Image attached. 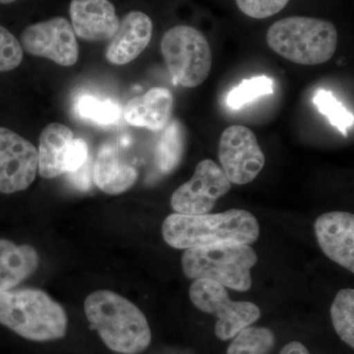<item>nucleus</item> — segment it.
<instances>
[{
  "mask_svg": "<svg viewBox=\"0 0 354 354\" xmlns=\"http://www.w3.org/2000/svg\"><path fill=\"white\" fill-rule=\"evenodd\" d=\"M227 354H267L274 344V335L267 328L247 327L235 335Z\"/></svg>",
  "mask_w": 354,
  "mask_h": 354,
  "instance_id": "22",
  "label": "nucleus"
},
{
  "mask_svg": "<svg viewBox=\"0 0 354 354\" xmlns=\"http://www.w3.org/2000/svg\"><path fill=\"white\" fill-rule=\"evenodd\" d=\"M17 1V0H0V3L1 4H10L13 3V2Z\"/></svg>",
  "mask_w": 354,
  "mask_h": 354,
  "instance_id": "30",
  "label": "nucleus"
},
{
  "mask_svg": "<svg viewBox=\"0 0 354 354\" xmlns=\"http://www.w3.org/2000/svg\"><path fill=\"white\" fill-rule=\"evenodd\" d=\"M38 171V150L31 142L0 127V192L13 194L27 189Z\"/></svg>",
  "mask_w": 354,
  "mask_h": 354,
  "instance_id": "11",
  "label": "nucleus"
},
{
  "mask_svg": "<svg viewBox=\"0 0 354 354\" xmlns=\"http://www.w3.org/2000/svg\"><path fill=\"white\" fill-rule=\"evenodd\" d=\"M162 237L176 249L216 245L252 244L260 234L257 218L245 209H232L218 214H172L162 227Z\"/></svg>",
  "mask_w": 354,
  "mask_h": 354,
  "instance_id": "1",
  "label": "nucleus"
},
{
  "mask_svg": "<svg viewBox=\"0 0 354 354\" xmlns=\"http://www.w3.org/2000/svg\"><path fill=\"white\" fill-rule=\"evenodd\" d=\"M90 153L87 143L83 139H73L70 144L65 162V174H72L78 171L87 162Z\"/></svg>",
  "mask_w": 354,
  "mask_h": 354,
  "instance_id": "27",
  "label": "nucleus"
},
{
  "mask_svg": "<svg viewBox=\"0 0 354 354\" xmlns=\"http://www.w3.org/2000/svg\"><path fill=\"white\" fill-rule=\"evenodd\" d=\"M221 169L230 183H252L265 165V155L252 130L232 125L223 132L218 143Z\"/></svg>",
  "mask_w": 354,
  "mask_h": 354,
  "instance_id": "8",
  "label": "nucleus"
},
{
  "mask_svg": "<svg viewBox=\"0 0 354 354\" xmlns=\"http://www.w3.org/2000/svg\"><path fill=\"white\" fill-rule=\"evenodd\" d=\"M242 13L254 19H266L276 15L290 0H235Z\"/></svg>",
  "mask_w": 354,
  "mask_h": 354,
  "instance_id": "26",
  "label": "nucleus"
},
{
  "mask_svg": "<svg viewBox=\"0 0 354 354\" xmlns=\"http://www.w3.org/2000/svg\"><path fill=\"white\" fill-rule=\"evenodd\" d=\"M274 93V81L270 77L255 76L245 79L228 93L227 104L230 108L239 109L255 100Z\"/></svg>",
  "mask_w": 354,
  "mask_h": 354,
  "instance_id": "24",
  "label": "nucleus"
},
{
  "mask_svg": "<svg viewBox=\"0 0 354 354\" xmlns=\"http://www.w3.org/2000/svg\"><path fill=\"white\" fill-rule=\"evenodd\" d=\"M73 139L72 130L62 123H50L44 128L39 135V176L53 179L65 174L67 153Z\"/></svg>",
  "mask_w": 354,
  "mask_h": 354,
  "instance_id": "17",
  "label": "nucleus"
},
{
  "mask_svg": "<svg viewBox=\"0 0 354 354\" xmlns=\"http://www.w3.org/2000/svg\"><path fill=\"white\" fill-rule=\"evenodd\" d=\"M69 174L70 183L73 184L77 189L88 191L92 185L93 165L92 158L88 157L87 162L82 167Z\"/></svg>",
  "mask_w": 354,
  "mask_h": 354,
  "instance_id": "28",
  "label": "nucleus"
},
{
  "mask_svg": "<svg viewBox=\"0 0 354 354\" xmlns=\"http://www.w3.org/2000/svg\"><path fill=\"white\" fill-rule=\"evenodd\" d=\"M69 12L74 32L83 41H109L120 27L115 7L109 0H72Z\"/></svg>",
  "mask_w": 354,
  "mask_h": 354,
  "instance_id": "13",
  "label": "nucleus"
},
{
  "mask_svg": "<svg viewBox=\"0 0 354 354\" xmlns=\"http://www.w3.org/2000/svg\"><path fill=\"white\" fill-rule=\"evenodd\" d=\"M330 318L335 332L351 348H354V290H339L330 307Z\"/></svg>",
  "mask_w": 354,
  "mask_h": 354,
  "instance_id": "21",
  "label": "nucleus"
},
{
  "mask_svg": "<svg viewBox=\"0 0 354 354\" xmlns=\"http://www.w3.org/2000/svg\"><path fill=\"white\" fill-rule=\"evenodd\" d=\"M23 60V48L12 32L0 25V72L17 68Z\"/></svg>",
  "mask_w": 354,
  "mask_h": 354,
  "instance_id": "25",
  "label": "nucleus"
},
{
  "mask_svg": "<svg viewBox=\"0 0 354 354\" xmlns=\"http://www.w3.org/2000/svg\"><path fill=\"white\" fill-rule=\"evenodd\" d=\"M0 324L28 341H57L66 335L64 307L39 288L0 290Z\"/></svg>",
  "mask_w": 354,
  "mask_h": 354,
  "instance_id": "3",
  "label": "nucleus"
},
{
  "mask_svg": "<svg viewBox=\"0 0 354 354\" xmlns=\"http://www.w3.org/2000/svg\"><path fill=\"white\" fill-rule=\"evenodd\" d=\"M319 246L326 256L354 272V216L348 212H330L315 221Z\"/></svg>",
  "mask_w": 354,
  "mask_h": 354,
  "instance_id": "12",
  "label": "nucleus"
},
{
  "mask_svg": "<svg viewBox=\"0 0 354 354\" xmlns=\"http://www.w3.org/2000/svg\"><path fill=\"white\" fill-rule=\"evenodd\" d=\"M174 108V95L169 88L153 87L144 95L127 102L123 109L125 120L132 127L162 131L169 122Z\"/></svg>",
  "mask_w": 354,
  "mask_h": 354,
  "instance_id": "15",
  "label": "nucleus"
},
{
  "mask_svg": "<svg viewBox=\"0 0 354 354\" xmlns=\"http://www.w3.org/2000/svg\"><path fill=\"white\" fill-rule=\"evenodd\" d=\"M279 354H310L306 346L299 342H290L281 348Z\"/></svg>",
  "mask_w": 354,
  "mask_h": 354,
  "instance_id": "29",
  "label": "nucleus"
},
{
  "mask_svg": "<svg viewBox=\"0 0 354 354\" xmlns=\"http://www.w3.org/2000/svg\"><path fill=\"white\" fill-rule=\"evenodd\" d=\"M189 295L198 309L218 317L215 334L221 341L232 339L261 317L257 305L248 301H232L225 286L216 281L194 279Z\"/></svg>",
  "mask_w": 354,
  "mask_h": 354,
  "instance_id": "7",
  "label": "nucleus"
},
{
  "mask_svg": "<svg viewBox=\"0 0 354 354\" xmlns=\"http://www.w3.org/2000/svg\"><path fill=\"white\" fill-rule=\"evenodd\" d=\"M21 46L30 55L48 58L62 66L78 62L79 44L71 23L64 17L51 18L26 28Z\"/></svg>",
  "mask_w": 354,
  "mask_h": 354,
  "instance_id": "10",
  "label": "nucleus"
},
{
  "mask_svg": "<svg viewBox=\"0 0 354 354\" xmlns=\"http://www.w3.org/2000/svg\"><path fill=\"white\" fill-rule=\"evenodd\" d=\"M230 188L232 183L220 165L209 158L203 160L190 180L174 191L171 200L172 209L184 215L208 214Z\"/></svg>",
  "mask_w": 354,
  "mask_h": 354,
  "instance_id": "9",
  "label": "nucleus"
},
{
  "mask_svg": "<svg viewBox=\"0 0 354 354\" xmlns=\"http://www.w3.org/2000/svg\"><path fill=\"white\" fill-rule=\"evenodd\" d=\"M257 261V254L247 244L223 243L186 249L181 264L187 278L247 291L252 286L251 269Z\"/></svg>",
  "mask_w": 354,
  "mask_h": 354,
  "instance_id": "5",
  "label": "nucleus"
},
{
  "mask_svg": "<svg viewBox=\"0 0 354 354\" xmlns=\"http://www.w3.org/2000/svg\"><path fill=\"white\" fill-rule=\"evenodd\" d=\"M138 178V171L121 160L118 148L104 143L97 150L93 167V180L100 190L109 195H118L130 189Z\"/></svg>",
  "mask_w": 354,
  "mask_h": 354,
  "instance_id": "16",
  "label": "nucleus"
},
{
  "mask_svg": "<svg viewBox=\"0 0 354 354\" xmlns=\"http://www.w3.org/2000/svg\"><path fill=\"white\" fill-rule=\"evenodd\" d=\"M160 53L174 80L184 88H196L209 77L211 46L199 30L178 25L167 30L160 41Z\"/></svg>",
  "mask_w": 354,
  "mask_h": 354,
  "instance_id": "6",
  "label": "nucleus"
},
{
  "mask_svg": "<svg viewBox=\"0 0 354 354\" xmlns=\"http://www.w3.org/2000/svg\"><path fill=\"white\" fill-rule=\"evenodd\" d=\"M152 19L140 11H131L120 20L115 35L109 39L106 50L109 62L114 65L130 64L146 50L153 36Z\"/></svg>",
  "mask_w": 354,
  "mask_h": 354,
  "instance_id": "14",
  "label": "nucleus"
},
{
  "mask_svg": "<svg viewBox=\"0 0 354 354\" xmlns=\"http://www.w3.org/2000/svg\"><path fill=\"white\" fill-rule=\"evenodd\" d=\"M84 309L88 323L114 353L139 354L150 346L148 320L127 298L111 290L95 291L86 298Z\"/></svg>",
  "mask_w": 354,
  "mask_h": 354,
  "instance_id": "2",
  "label": "nucleus"
},
{
  "mask_svg": "<svg viewBox=\"0 0 354 354\" xmlns=\"http://www.w3.org/2000/svg\"><path fill=\"white\" fill-rule=\"evenodd\" d=\"M39 256L28 244L0 239V290L16 288L38 270Z\"/></svg>",
  "mask_w": 354,
  "mask_h": 354,
  "instance_id": "18",
  "label": "nucleus"
},
{
  "mask_svg": "<svg viewBox=\"0 0 354 354\" xmlns=\"http://www.w3.org/2000/svg\"><path fill=\"white\" fill-rule=\"evenodd\" d=\"M313 104L319 113L327 116L333 127L344 136H348L349 128L353 127V114L349 113L332 92L323 88L317 91L313 97Z\"/></svg>",
  "mask_w": 354,
  "mask_h": 354,
  "instance_id": "23",
  "label": "nucleus"
},
{
  "mask_svg": "<svg viewBox=\"0 0 354 354\" xmlns=\"http://www.w3.org/2000/svg\"><path fill=\"white\" fill-rule=\"evenodd\" d=\"M162 131L156 147V164L160 171L169 174L183 160L185 150V128L180 121L171 120Z\"/></svg>",
  "mask_w": 354,
  "mask_h": 354,
  "instance_id": "19",
  "label": "nucleus"
},
{
  "mask_svg": "<svg viewBox=\"0 0 354 354\" xmlns=\"http://www.w3.org/2000/svg\"><path fill=\"white\" fill-rule=\"evenodd\" d=\"M266 39L272 50L293 64L318 65L335 55L337 31L330 21L290 16L274 22Z\"/></svg>",
  "mask_w": 354,
  "mask_h": 354,
  "instance_id": "4",
  "label": "nucleus"
},
{
  "mask_svg": "<svg viewBox=\"0 0 354 354\" xmlns=\"http://www.w3.org/2000/svg\"><path fill=\"white\" fill-rule=\"evenodd\" d=\"M74 111L81 120L102 127L118 122L122 114V109L118 102L92 94L79 95L74 102Z\"/></svg>",
  "mask_w": 354,
  "mask_h": 354,
  "instance_id": "20",
  "label": "nucleus"
}]
</instances>
